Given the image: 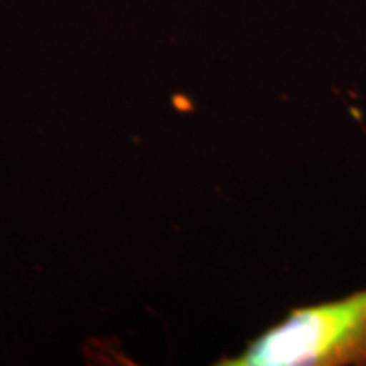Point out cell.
<instances>
[{
  "mask_svg": "<svg viewBox=\"0 0 366 366\" xmlns=\"http://www.w3.org/2000/svg\"><path fill=\"white\" fill-rule=\"evenodd\" d=\"M224 366H366V287L291 310Z\"/></svg>",
  "mask_w": 366,
  "mask_h": 366,
  "instance_id": "6da1fadb",
  "label": "cell"
}]
</instances>
